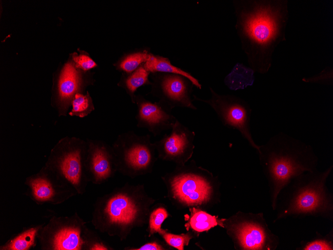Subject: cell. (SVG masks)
Returning a JSON list of instances; mask_svg holds the SVG:
<instances>
[{
  "mask_svg": "<svg viewBox=\"0 0 333 250\" xmlns=\"http://www.w3.org/2000/svg\"><path fill=\"white\" fill-rule=\"evenodd\" d=\"M161 236L168 246L178 250H183L184 247L188 246L191 239L194 237L191 232L176 235L168 232V230Z\"/></svg>",
  "mask_w": 333,
  "mask_h": 250,
  "instance_id": "cell-25",
  "label": "cell"
},
{
  "mask_svg": "<svg viewBox=\"0 0 333 250\" xmlns=\"http://www.w3.org/2000/svg\"><path fill=\"white\" fill-rule=\"evenodd\" d=\"M169 249L170 247H167L166 245L159 241L156 240L146 243L138 248L126 247L124 248V250H166Z\"/></svg>",
  "mask_w": 333,
  "mask_h": 250,
  "instance_id": "cell-28",
  "label": "cell"
},
{
  "mask_svg": "<svg viewBox=\"0 0 333 250\" xmlns=\"http://www.w3.org/2000/svg\"><path fill=\"white\" fill-rule=\"evenodd\" d=\"M76 213L68 217L53 218L40 230L42 250H94L103 242Z\"/></svg>",
  "mask_w": 333,
  "mask_h": 250,
  "instance_id": "cell-7",
  "label": "cell"
},
{
  "mask_svg": "<svg viewBox=\"0 0 333 250\" xmlns=\"http://www.w3.org/2000/svg\"><path fill=\"white\" fill-rule=\"evenodd\" d=\"M71 104L72 109L69 114L72 116L83 118L94 110L92 98L88 91L86 95L77 93L72 99Z\"/></svg>",
  "mask_w": 333,
  "mask_h": 250,
  "instance_id": "cell-22",
  "label": "cell"
},
{
  "mask_svg": "<svg viewBox=\"0 0 333 250\" xmlns=\"http://www.w3.org/2000/svg\"><path fill=\"white\" fill-rule=\"evenodd\" d=\"M195 136L194 132L177 120L169 134L154 143L158 157L175 165L185 164L193 155Z\"/></svg>",
  "mask_w": 333,
  "mask_h": 250,
  "instance_id": "cell-12",
  "label": "cell"
},
{
  "mask_svg": "<svg viewBox=\"0 0 333 250\" xmlns=\"http://www.w3.org/2000/svg\"><path fill=\"white\" fill-rule=\"evenodd\" d=\"M85 171L89 182L101 184L117 172L111 146L104 141L87 139Z\"/></svg>",
  "mask_w": 333,
  "mask_h": 250,
  "instance_id": "cell-13",
  "label": "cell"
},
{
  "mask_svg": "<svg viewBox=\"0 0 333 250\" xmlns=\"http://www.w3.org/2000/svg\"><path fill=\"white\" fill-rule=\"evenodd\" d=\"M149 73L150 72L142 66L125 78L124 85L131 96L132 101L135 100L134 93L139 87L145 85L152 84L148 78Z\"/></svg>",
  "mask_w": 333,
  "mask_h": 250,
  "instance_id": "cell-20",
  "label": "cell"
},
{
  "mask_svg": "<svg viewBox=\"0 0 333 250\" xmlns=\"http://www.w3.org/2000/svg\"><path fill=\"white\" fill-rule=\"evenodd\" d=\"M169 216L168 212L164 205L161 204L151 210L148 219L147 232L148 237H151L158 233L160 236L167 230L162 228V225Z\"/></svg>",
  "mask_w": 333,
  "mask_h": 250,
  "instance_id": "cell-21",
  "label": "cell"
},
{
  "mask_svg": "<svg viewBox=\"0 0 333 250\" xmlns=\"http://www.w3.org/2000/svg\"><path fill=\"white\" fill-rule=\"evenodd\" d=\"M257 152L274 211L279 193L292 179L318 170L319 158L312 146L282 132L259 145Z\"/></svg>",
  "mask_w": 333,
  "mask_h": 250,
  "instance_id": "cell-3",
  "label": "cell"
},
{
  "mask_svg": "<svg viewBox=\"0 0 333 250\" xmlns=\"http://www.w3.org/2000/svg\"><path fill=\"white\" fill-rule=\"evenodd\" d=\"M151 55L146 51L130 54L120 63L119 68L127 73H131L136 70L142 63L149 60Z\"/></svg>",
  "mask_w": 333,
  "mask_h": 250,
  "instance_id": "cell-24",
  "label": "cell"
},
{
  "mask_svg": "<svg viewBox=\"0 0 333 250\" xmlns=\"http://www.w3.org/2000/svg\"><path fill=\"white\" fill-rule=\"evenodd\" d=\"M153 73L152 93L160 98L159 102L170 111L175 107L196 110L193 101V83L185 77L176 74Z\"/></svg>",
  "mask_w": 333,
  "mask_h": 250,
  "instance_id": "cell-11",
  "label": "cell"
},
{
  "mask_svg": "<svg viewBox=\"0 0 333 250\" xmlns=\"http://www.w3.org/2000/svg\"><path fill=\"white\" fill-rule=\"evenodd\" d=\"M117 171L131 178L151 173L157 160L156 148L149 134L133 131L119 134L111 146Z\"/></svg>",
  "mask_w": 333,
  "mask_h": 250,
  "instance_id": "cell-8",
  "label": "cell"
},
{
  "mask_svg": "<svg viewBox=\"0 0 333 250\" xmlns=\"http://www.w3.org/2000/svg\"><path fill=\"white\" fill-rule=\"evenodd\" d=\"M333 166L323 171L306 172L292 179L279 193L275 223L288 218H322L333 221V194L327 182Z\"/></svg>",
  "mask_w": 333,
  "mask_h": 250,
  "instance_id": "cell-4",
  "label": "cell"
},
{
  "mask_svg": "<svg viewBox=\"0 0 333 250\" xmlns=\"http://www.w3.org/2000/svg\"><path fill=\"white\" fill-rule=\"evenodd\" d=\"M72 58L77 69L83 71H88L97 66L96 63L87 54L73 53Z\"/></svg>",
  "mask_w": 333,
  "mask_h": 250,
  "instance_id": "cell-27",
  "label": "cell"
},
{
  "mask_svg": "<svg viewBox=\"0 0 333 250\" xmlns=\"http://www.w3.org/2000/svg\"><path fill=\"white\" fill-rule=\"evenodd\" d=\"M150 73L164 72L179 74L188 78L194 86L201 89L202 85L199 81L188 73L171 64L168 59L159 56L151 55L150 58L146 61L144 66Z\"/></svg>",
  "mask_w": 333,
  "mask_h": 250,
  "instance_id": "cell-18",
  "label": "cell"
},
{
  "mask_svg": "<svg viewBox=\"0 0 333 250\" xmlns=\"http://www.w3.org/2000/svg\"><path fill=\"white\" fill-rule=\"evenodd\" d=\"M302 80L307 83L332 85L333 84V68L327 66L318 74L312 77L303 78Z\"/></svg>",
  "mask_w": 333,
  "mask_h": 250,
  "instance_id": "cell-26",
  "label": "cell"
},
{
  "mask_svg": "<svg viewBox=\"0 0 333 250\" xmlns=\"http://www.w3.org/2000/svg\"><path fill=\"white\" fill-rule=\"evenodd\" d=\"M161 178L168 199L177 209L206 208L220 201L221 183L218 176L198 166L193 160L188 164L176 165Z\"/></svg>",
  "mask_w": 333,
  "mask_h": 250,
  "instance_id": "cell-5",
  "label": "cell"
},
{
  "mask_svg": "<svg viewBox=\"0 0 333 250\" xmlns=\"http://www.w3.org/2000/svg\"><path fill=\"white\" fill-rule=\"evenodd\" d=\"M83 75L77 69L73 61H69L62 69L57 83V102L60 113L64 114L77 93H80L85 85Z\"/></svg>",
  "mask_w": 333,
  "mask_h": 250,
  "instance_id": "cell-16",
  "label": "cell"
},
{
  "mask_svg": "<svg viewBox=\"0 0 333 250\" xmlns=\"http://www.w3.org/2000/svg\"><path fill=\"white\" fill-rule=\"evenodd\" d=\"M210 98L201 99L193 94V100L209 105L225 127L237 130L249 145L258 150L259 145L254 141L251 131L252 109L243 98L231 94H220L209 87Z\"/></svg>",
  "mask_w": 333,
  "mask_h": 250,
  "instance_id": "cell-10",
  "label": "cell"
},
{
  "mask_svg": "<svg viewBox=\"0 0 333 250\" xmlns=\"http://www.w3.org/2000/svg\"><path fill=\"white\" fill-rule=\"evenodd\" d=\"M235 29L254 72L267 73L277 46L286 40L288 0H234Z\"/></svg>",
  "mask_w": 333,
  "mask_h": 250,
  "instance_id": "cell-1",
  "label": "cell"
},
{
  "mask_svg": "<svg viewBox=\"0 0 333 250\" xmlns=\"http://www.w3.org/2000/svg\"><path fill=\"white\" fill-rule=\"evenodd\" d=\"M235 250H275L279 237L269 229L263 213L239 211L223 222Z\"/></svg>",
  "mask_w": 333,
  "mask_h": 250,
  "instance_id": "cell-9",
  "label": "cell"
},
{
  "mask_svg": "<svg viewBox=\"0 0 333 250\" xmlns=\"http://www.w3.org/2000/svg\"><path fill=\"white\" fill-rule=\"evenodd\" d=\"M189 209L190 215L185 217L186 222L184 225L187 231L190 229L198 235L217 226L223 228V222L225 218L219 219L218 216H212L199 208Z\"/></svg>",
  "mask_w": 333,
  "mask_h": 250,
  "instance_id": "cell-17",
  "label": "cell"
},
{
  "mask_svg": "<svg viewBox=\"0 0 333 250\" xmlns=\"http://www.w3.org/2000/svg\"><path fill=\"white\" fill-rule=\"evenodd\" d=\"M41 225L33 226L15 235L4 245L0 246L1 250H28L36 245V239L42 228Z\"/></svg>",
  "mask_w": 333,
  "mask_h": 250,
  "instance_id": "cell-19",
  "label": "cell"
},
{
  "mask_svg": "<svg viewBox=\"0 0 333 250\" xmlns=\"http://www.w3.org/2000/svg\"><path fill=\"white\" fill-rule=\"evenodd\" d=\"M155 201L144 184L126 183L97 199L91 222L100 232L124 241L134 229L148 223Z\"/></svg>",
  "mask_w": 333,
  "mask_h": 250,
  "instance_id": "cell-2",
  "label": "cell"
},
{
  "mask_svg": "<svg viewBox=\"0 0 333 250\" xmlns=\"http://www.w3.org/2000/svg\"><path fill=\"white\" fill-rule=\"evenodd\" d=\"M297 250H333V230L326 236H322L320 234H317V237L314 240L302 241L300 247Z\"/></svg>",
  "mask_w": 333,
  "mask_h": 250,
  "instance_id": "cell-23",
  "label": "cell"
},
{
  "mask_svg": "<svg viewBox=\"0 0 333 250\" xmlns=\"http://www.w3.org/2000/svg\"><path fill=\"white\" fill-rule=\"evenodd\" d=\"M87 141L76 137L60 140L51 151L43 168L58 183L83 194L89 180L85 171Z\"/></svg>",
  "mask_w": 333,
  "mask_h": 250,
  "instance_id": "cell-6",
  "label": "cell"
},
{
  "mask_svg": "<svg viewBox=\"0 0 333 250\" xmlns=\"http://www.w3.org/2000/svg\"><path fill=\"white\" fill-rule=\"evenodd\" d=\"M136 101L138 107L136 116L137 127L146 129L154 136L171 129L177 120L159 102L152 103L143 98Z\"/></svg>",
  "mask_w": 333,
  "mask_h": 250,
  "instance_id": "cell-15",
  "label": "cell"
},
{
  "mask_svg": "<svg viewBox=\"0 0 333 250\" xmlns=\"http://www.w3.org/2000/svg\"><path fill=\"white\" fill-rule=\"evenodd\" d=\"M27 194L38 204L48 203L57 204L77 194L73 189L54 179L43 169L40 172L26 178Z\"/></svg>",
  "mask_w": 333,
  "mask_h": 250,
  "instance_id": "cell-14",
  "label": "cell"
}]
</instances>
